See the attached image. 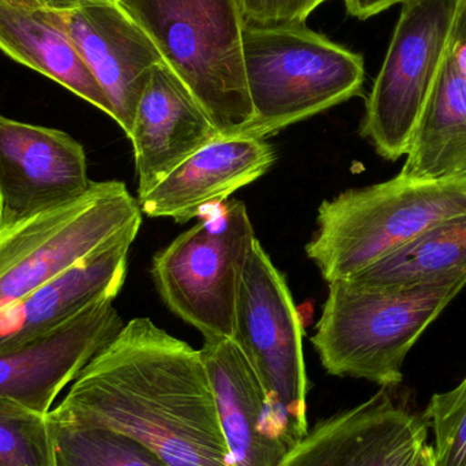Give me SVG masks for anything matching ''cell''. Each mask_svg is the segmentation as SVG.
<instances>
[{
    "label": "cell",
    "mask_w": 466,
    "mask_h": 466,
    "mask_svg": "<svg viewBox=\"0 0 466 466\" xmlns=\"http://www.w3.org/2000/svg\"><path fill=\"white\" fill-rule=\"evenodd\" d=\"M0 49L114 117L106 93L54 11L0 0Z\"/></svg>",
    "instance_id": "d6986e66"
},
{
    "label": "cell",
    "mask_w": 466,
    "mask_h": 466,
    "mask_svg": "<svg viewBox=\"0 0 466 466\" xmlns=\"http://www.w3.org/2000/svg\"><path fill=\"white\" fill-rule=\"evenodd\" d=\"M115 299H103L59 328L0 352V397L48 415L56 397L122 330Z\"/></svg>",
    "instance_id": "4fadbf2b"
},
{
    "label": "cell",
    "mask_w": 466,
    "mask_h": 466,
    "mask_svg": "<svg viewBox=\"0 0 466 466\" xmlns=\"http://www.w3.org/2000/svg\"><path fill=\"white\" fill-rule=\"evenodd\" d=\"M276 158V149L266 139L218 137L138 199L139 207L149 218H171L177 223H187L262 177Z\"/></svg>",
    "instance_id": "2e32d148"
},
{
    "label": "cell",
    "mask_w": 466,
    "mask_h": 466,
    "mask_svg": "<svg viewBox=\"0 0 466 466\" xmlns=\"http://www.w3.org/2000/svg\"><path fill=\"white\" fill-rule=\"evenodd\" d=\"M423 418L434 432L435 466H466V377L451 390L434 394Z\"/></svg>",
    "instance_id": "603a6c76"
},
{
    "label": "cell",
    "mask_w": 466,
    "mask_h": 466,
    "mask_svg": "<svg viewBox=\"0 0 466 466\" xmlns=\"http://www.w3.org/2000/svg\"><path fill=\"white\" fill-rule=\"evenodd\" d=\"M199 218L153 258V281L167 307L204 339H232L241 273L257 236L240 201Z\"/></svg>",
    "instance_id": "52a82bcc"
},
{
    "label": "cell",
    "mask_w": 466,
    "mask_h": 466,
    "mask_svg": "<svg viewBox=\"0 0 466 466\" xmlns=\"http://www.w3.org/2000/svg\"><path fill=\"white\" fill-rule=\"evenodd\" d=\"M243 62L252 119L241 136L266 139L360 95L364 60L306 25L247 24Z\"/></svg>",
    "instance_id": "3957f363"
},
{
    "label": "cell",
    "mask_w": 466,
    "mask_h": 466,
    "mask_svg": "<svg viewBox=\"0 0 466 466\" xmlns=\"http://www.w3.org/2000/svg\"><path fill=\"white\" fill-rule=\"evenodd\" d=\"M415 466H435L434 457H432V449L429 443H427L426 448H424L423 451H421V454L419 456L418 462H416Z\"/></svg>",
    "instance_id": "4316f807"
},
{
    "label": "cell",
    "mask_w": 466,
    "mask_h": 466,
    "mask_svg": "<svg viewBox=\"0 0 466 466\" xmlns=\"http://www.w3.org/2000/svg\"><path fill=\"white\" fill-rule=\"evenodd\" d=\"M233 466H279L295 448L257 372L232 339L201 350Z\"/></svg>",
    "instance_id": "5bb4252c"
},
{
    "label": "cell",
    "mask_w": 466,
    "mask_h": 466,
    "mask_svg": "<svg viewBox=\"0 0 466 466\" xmlns=\"http://www.w3.org/2000/svg\"><path fill=\"white\" fill-rule=\"evenodd\" d=\"M466 213V180L399 177L339 194L318 209L307 257L328 282L348 279L431 227Z\"/></svg>",
    "instance_id": "5b68a950"
},
{
    "label": "cell",
    "mask_w": 466,
    "mask_h": 466,
    "mask_svg": "<svg viewBox=\"0 0 466 466\" xmlns=\"http://www.w3.org/2000/svg\"><path fill=\"white\" fill-rule=\"evenodd\" d=\"M11 2L27 5V7L65 13V11L74 10V8L81 7L86 3L97 2V0H11Z\"/></svg>",
    "instance_id": "484cf974"
},
{
    "label": "cell",
    "mask_w": 466,
    "mask_h": 466,
    "mask_svg": "<svg viewBox=\"0 0 466 466\" xmlns=\"http://www.w3.org/2000/svg\"><path fill=\"white\" fill-rule=\"evenodd\" d=\"M401 175L430 182L466 180V5L461 0Z\"/></svg>",
    "instance_id": "ac0fdd59"
},
{
    "label": "cell",
    "mask_w": 466,
    "mask_h": 466,
    "mask_svg": "<svg viewBox=\"0 0 466 466\" xmlns=\"http://www.w3.org/2000/svg\"><path fill=\"white\" fill-rule=\"evenodd\" d=\"M137 236L106 247L56 279L0 309V352L21 347L73 319L103 299H115L127 274Z\"/></svg>",
    "instance_id": "e0dca14e"
},
{
    "label": "cell",
    "mask_w": 466,
    "mask_h": 466,
    "mask_svg": "<svg viewBox=\"0 0 466 466\" xmlns=\"http://www.w3.org/2000/svg\"><path fill=\"white\" fill-rule=\"evenodd\" d=\"M460 0H410L402 5L385 60L366 103L360 134L378 155H408L445 59Z\"/></svg>",
    "instance_id": "9c48e42d"
},
{
    "label": "cell",
    "mask_w": 466,
    "mask_h": 466,
    "mask_svg": "<svg viewBox=\"0 0 466 466\" xmlns=\"http://www.w3.org/2000/svg\"><path fill=\"white\" fill-rule=\"evenodd\" d=\"M92 183L73 137L0 115V229L81 198Z\"/></svg>",
    "instance_id": "30bf717a"
},
{
    "label": "cell",
    "mask_w": 466,
    "mask_h": 466,
    "mask_svg": "<svg viewBox=\"0 0 466 466\" xmlns=\"http://www.w3.org/2000/svg\"><path fill=\"white\" fill-rule=\"evenodd\" d=\"M152 38L220 136H241L252 119L238 0H117Z\"/></svg>",
    "instance_id": "277c9868"
},
{
    "label": "cell",
    "mask_w": 466,
    "mask_h": 466,
    "mask_svg": "<svg viewBox=\"0 0 466 466\" xmlns=\"http://www.w3.org/2000/svg\"><path fill=\"white\" fill-rule=\"evenodd\" d=\"M55 14L111 103L112 119L130 136L153 68L164 62L157 46L117 0Z\"/></svg>",
    "instance_id": "7c38bea8"
},
{
    "label": "cell",
    "mask_w": 466,
    "mask_h": 466,
    "mask_svg": "<svg viewBox=\"0 0 466 466\" xmlns=\"http://www.w3.org/2000/svg\"><path fill=\"white\" fill-rule=\"evenodd\" d=\"M0 466H55L46 415L0 397Z\"/></svg>",
    "instance_id": "7402d4cb"
},
{
    "label": "cell",
    "mask_w": 466,
    "mask_h": 466,
    "mask_svg": "<svg viewBox=\"0 0 466 466\" xmlns=\"http://www.w3.org/2000/svg\"><path fill=\"white\" fill-rule=\"evenodd\" d=\"M466 273L408 289H371L350 279L329 282L311 342L323 369L393 389L408 353L461 292Z\"/></svg>",
    "instance_id": "7a4b0ae2"
},
{
    "label": "cell",
    "mask_w": 466,
    "mask_h": 466,
    "mask_svg": "<svg viewBox=\"0 0 466 466\" xmlns=\"http://www.w3.org/2000/svg\"><path fill=\"white\" fill-rule=\"evenodd\" d=\"M46 418L127 435L167 466H233L201 350L149 318L126 323Z\"/></svg>",
    "instance_id": "6da1fadb"
},
{
    "label": "cell",
    "mask_w": 466,
    "mask_h": 466,
    "mask_svg": "<svg viewBox=\"0 0 466 466\" xmlns=\"http://www.w3.org/2000/svg\"><path fill=\"white\" fill-rule=\"evenodd\" d=\"M220 137L207 111L166 62L153 68L137 106L130 136L138 198L197 150Z\"/></svg>",
    "instance_id": "9a60e30c"
},
{
    "label": "cell",
    "mask_w": 466,
    "mask_h": 466,
    "mask_svg": "<svg viewBox=\"0 0 466 466\" xmlns=\"http://www.w3.org/2000/svg\"><path fill=\"white\" fill-rule=\"evenodd\" d=\"M429 431L423 416L382 388L309 430L279 466H394L420 454Z\"/></svg>",
    "instance_id": "8fae6325"
},
{
    "label": "cell",
    "mask_w": 466,
    "mask_h": 466,
    "mask_svg": "<svg viewBox=\"0 0 466 466\" xmlns=\"http://www.w3.org/2000/svg\"><path fill=\"white\" fill-rule=\"evenodd\" d=\"M420 454H418V456L410 457V459L404 460V461L399 462V464L394 466H415L416 462H418V459L419 456H420Z\"/></svg>",
    "instance_id": "83f0119b"
},
{
    "label": "cell",
    "mask_w": 466,
    "mask_h": 466,
    "mask_svg": "<svg viewBox=\"0 0 466 466\" xmlns=\"http://www.w3.org/2000/svg\"><path fill=\"white\" fill-rule=\"evenodd\" d=\"M232 339L298 445L309 430L303 328L284 274L258 238L252 241L241 273Z\"/></svg>",
    "instance_id": "ba28073f"
},
{
    "label": "cell",
    "mask_w": 466,
    "mask_h": 466,
    "mask_svg": "<svg viewBox=\"0 0 466 466\" xmlns=\"http://www.w3.org/2000/svg\"><path fill=\"white\" fill-rule=\"evenodd\" d=\"M461 2L466 5V0H461Z\"/></svg>",
    "instance_id": "f1b7e54d"
},
{
    "label": "cell",
    "mask_w": 466,
    "mask_h": 466,
    "mask_svg": "<svg viewBox=\"0 0 466 466\" xmlns=\"http://www.w3.org/2000/svg\"><path fill=\"white\" fill-rule=\"evenodd\" d=\"M466 273V213L431 227L350 281L371 289H408Z\"/></svg>",
    "instance_id": "ffe728a7"
},
{
    "label": "cell",
    "mask_w": 466,
    "mask_h": 466,
    "mask_svg": "<svg viewBox=\"0 0 466 466\" xmlns=\"http://www.w3.org/2000/svg\"><path fill=\"white\" fill-rule=\"evenodd\" d=\"M142 210L127 186L93 182L76 201L0 229V309L79 260L138 235Z\"/></svg>",
    "instance_id": "8992f818"
},
{
    "label": "cell",
    "mask_w": 466,
    "mask_h": 466,
    "mask_svg": "<svg viewBox=\"0 0 466 466\" xmlns=\"http://www.w3.org/2000/svg\"><path fill=\"white\" fill-rule=\"evenodd\" d=\"M51 429L55 466H167L149 449L120 432L56 423H51Z\"/></svg>",
    "instance_id": "44dd1931"
},
{
    "label": "cell",
    "mask_w": 466,
    "mask_h": 466,
    "mask_svg": "<svg viewBox=\"0 0 466 466\" xmlns=\"http://www.w3.org/2000/svg\"><path fill=\"white\" fill-rule=\"evenodd\" d=\"M247 24L303 25L326 0H238Z\"/></svg>",
    "instance_id": "cb8c5ba5"
},
{
    "label": "cell",
    "mask_w": 466,
    "mask_h": 466,
    "mask_svg": "<svg viewBox=\"0 0 466 466\" xmlns=\"http://www.w3.org/2000/svg\"><path fill=\"white\" fill-rule=\"evenodd\" d=\"M410 0H344L348 14L359 19H369L391 5H404Z\"/></svg>",
    "instance_id": "d4e9b609"
}]
</instances>
